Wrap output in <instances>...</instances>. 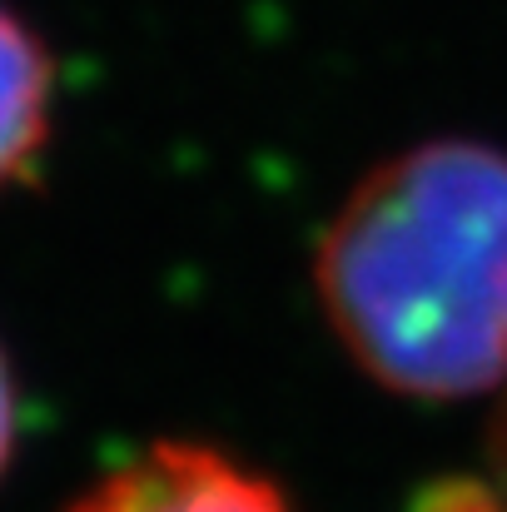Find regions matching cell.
<instances>
[{"mask_svg": "<svg viewBox=\"0 0 507 512\" xmlns=\"http://www.w3.org/2000/svg\"><path fill=\"white\" fill-rule=\"evenodd\" d=\"M314 289L378 388L507 393V150L433 140L373 165L319 234Z\"/></svg>", "mask_w": 507, "mask_h": 512, "instance_id": "6da1fadb", "label": "cell"}, {"mask_svg": "<svg viewBox=\"0 0 507 512\" xmlns=\"http://www.w3.org/2000/svg\"><path fill=\"white\" fill-rule=\"evenodd\" d=\"M65 512H294L254 468L204 443H150Z\"/></svg>", "mask_w": 507, "mask_h": 512, "instance_id": "7a4b0ae2", "label": "cell"}, {"mask_svg": "<svg viewBox=\"0 0 507 512\" xmlns=\"http://www.w3.org/2000/svg\"><path fill=\"white\" fill-rule=\"evenodd\" d=\"M55 60L40 35L0 0V194L25 184L50 145Z\"/></svg>", "mask_w": 507, "mask_h": 512, "instance_id": "3957f363", "label": "cell"}, {"mask_svg": "<svg viewBox=\"0 0 507 512\" xmlns=\"http://www.w3.org/2000/svg\"><path fill=\"white\" fill-rule=\"evenodd\" d=\"M15 428H20V408H15V378H10V363H5V348H0V478L10 468V453H15Z\"/></svg>", "mask_w": 507, "mask_h": 512, "instance_id": "277c9868", "label": "cell"}]
</instances>
